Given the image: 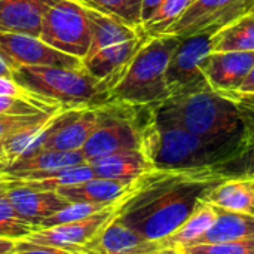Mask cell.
Here are the masks:
<instances>
[{"label": "cell", "instance_id": "9", "mask_svg": "<svg viewBox=\"0 0 254 254\" xmlns=\"http://www.w3.org/2000/svg\"><path fill=\"white\" fill-rule=\"evenodd\" d=\"M119 202V201H118ZM118 202L110 204L97 214L65 225H58L54 228L39 229L28 235L25 241L37 246H49L64 250H71L77 253L95 254L89 250V244L101 234V231L115 219Z\"/></svg>", "mask_w": 254, "mask_h": 254}, {"label": "cell", "instance_id": "40", "mask_svg": "<svg viewBox=\"0 0 254 254\" xmlns=\"http://www.w3.org/2000/svg\"><path fill=\"white\" fill-rule=\"evenodd\" d=\"M12 68L7 65V63L0 57V76L1 77H12Z\"/></svg>", "mask_w": 254, "mask_h": 254}, {"label": "cell", "instance_id": "26", "mask_svg": "<svg viewBox=\"0 0 254 254\" xmlns=\"http://www.w3.org/2000/svg\"><path fill=\"white\" fill-rule=\"evenodd\" d=\"M88 9L109 15L132 28L141 27V3L143 0H76Z\"/></svg>", "mask_w": 254, "mask_h": 254}, {"label": "cell", "instance_id": "19", "mask_svg": "<svg viewBox=\"0 0 254 254\" xmlns=\"http://www.w3.org/2000/svg\"><path fill=\"white\" fill-rule=\"evenodd\" d=\"M202 201L223 211L253 214L254 177L223 179L204 196Z\"/></svg>", "mask_w": 254, "mask_h": 254}, {"label": "cell", "instance_id": "10", "mask_svg": "<svg viewBox=\"0 0 254 254\" xmlns=\"http://www.w3.org/2000/svg\"><path fill=\"white\" fill-rule=\"evenodd\" d=\"M0 57L7 63L12 71L21 67H68L80 68L82 61L63 54L40 37L21 33H0Z\"/></svg>", "mask_w": 254, "mask_h": 254}, {"label": "cell", "instance_id": "21", "mask_svg": "<svg viewBox=\"0 0 254 254\" xmlns=\"http://www.w3.org/2000/svg\"><path fill=\"white\" fill-rule=\"evenodd\" d=\"M131 183L107 180L94 177L88 182L60 188L57 192L70 202H89V204H113L122 199L129 190Z\"/></svg>", "mask_w": 254, "mask_h": 254}, {"label": "cell", "instance_id": "29", "mask_svg": "<svg viewBox=\"0 0 254 254\" xmlns=\"http://www.w3.org/2000/svg\"><path fill=\"white\" fill-rule=\"evenodd\" d=\"M210 170L220 179H253L254 144L211 165Z\"/></svg>", "mask_w": 254, "mask_h": 254}, {"label": "cell", "instance_id": "37", "mask_svg": "<svg viewBox=\"0 0 254 254\" xmlns=\"http://www.w3.org/2000/svg\"><path fill=\"white\" fill-rule=\"evenodd\" d=\"M164 0H143L141 3V27L143 24L153 15V12L159 7Z\"/></svg>", "mask_w": 254, "mask_h": 254}, {"label": "cell", "instance_id": "12", "mask_svg": "<svg viewBox=\"0 0 254 254\" xmlns=\"http://www.w3.org/2000/svg\"><path fill=\"white\" fill-rule=\"evenodd\" d=\"M254 65V51L211 52L205 64V77L214 92H235Z\"/></svg>", "mask_w": 254, "mask_h": 254}, {"label": "cell", "instance_id": "3", "mask_svg": "<svg viewBox=\"0 0 254 254\" xmlns=\"http://www.w3.org/2000/svg\"><path fill=\"white\" fill-rule=\"evenodd\" d=\"M140 150L153 170H195L211 167L231 155L179 124L164 119L153 112L141 132Z\"/></svg>", "mask_w": 254, "mask_h": 254}, {"label": "cell", "instance_id": "44", "mask_svg": "<svg viewBox=\"0 0 254 254\" xmlns=\"http://www.w3.org/2000/svg\"><path fill=\"white\" fill-rule=\"evenodd\" d=\"M253 214H254V211H253Z\"/></svg>", "mask_w": 254, "mask_h": 254}, {"label": "cell", "instance_id": "35", "mask_svg": "<svg viewBox=\"0 0 254 254\" xmlns=\"http://www.w3.org/2000/svg\"><path fill=\"white\" fill-rule=\"evenodd\" d=\"M15 254H85L71 252V250H64V249H57V247H49V246H37L33 243H28L25 240L16 241V253Z\"/></svg>", "mask_w": 254, "mask_h": 254}, {"label": "cell", "instance_id": "1", "mask_svg": "<svg viewBox=\"0 0 254 254\" xmlns=\"http://www.w3.org/2000/svg\"><path fill=\"white\" fill-rule=\"evenodd\" d=\"M223 179L210 167L195 170H150L134 180L119 199L115 220L147 241L162 243L195 211Z\"/></svg>", "mask_w": 254, "mask_h": 254}, {"label": "cell", "instance_id": "18", "mask_svg": "<svg viewBox=\"0 0 254 254\" xmlns=\"http://www.w3.org/2000/svg\"><path fill=\"white\" fill-rule=\"evenodd\" d=\"M95 177L116 180L124 183H132L144 173L153 170L141 150L118 152L95 161L88 162Z\"/></svg>", "mask_w": 254, "mask_h": 254}, {"label": "cell", "instance_id": "11", "mask_svg": "<svg viewBox=\"0 0 254 254\" xmlns=\"http://www.w3.org/2000/svg\"><path fill=\"white\" fill-rule=\"evenodd\" d=\"M97 125L95 107L61 109L49 121L40 150L79 152Z\"/></svg>", "mask_w": 254, "mask_h": 254}, {"label": "cell", "instance_id": "5", "mask_svg": "<svg viewBox=\"0 0 254 254\" xmlns=\"http://www.w3.org/2000/svg\"><path fill=\"white\" fill-rule=\"evenodd\" d=\"M12 79L39 100L63 109H86L109 101L103 83L82 67H21L12 73Z\"/></svg>", "mask_w": 254, "mask_h": 254}, {"label": "cell", "instance_id": "16", "mask_svg": "<svg viewBox=\"0 0 254 254\" xmlns=\"http://www.w3.org/2000/svg\"><path fill=\"white\" fill-rule=\"evenodd\" d=\"M1 180L9 186H24L34 190H58L64 186H74L83 182H88L95 177L91 165L88 162L55 170V171H42V173H27V174H3L0 173Z\"/></svg>", "mask_w": 254, "mask_h": 254}, {"label": "cell", "instance_id": "4", "mask_svg": "<svg viewBox=\"0 0 254 254\" xmlns=\"http://www.w3.org/2000/svg\"><path fill=\"white\" fill-rule=\"evenodd\" d=\"M180 37L161 34L149 37L124 68L109 91V101L156 106L170 97L167 68Z\"/></svg>", "mask_w": 254, "mask_h": 254}, {"label": "cell", "instance_id": "15", "mask_svg": "<svg viewBox=\"0 0 254 254\" xmlns=\"http://www.w3.org/2000/svg\"><path fill=\"white\" fill-rule=\"evenodd\" d=\"M57 0H0V33L40 34L42 21Z\"/></svg>", "mask_w": 254, "mask_h": 254}, {"label": "cell", "instance_id": "32", "mask_svg": "<svg viewBox=\"0 0 254 254\" xmlns=\"http://www.w3.org/2000/svg\"><path fill=\"white\" fill-rule=\"evenodd\" d=\"M182 254H254V238L220 244H201L180 249Z\"/></svg>", "mask_w": 254, "mask_h": 254}, {"label": "cell", "instance_id": "39", "mask_svg": "<svg viewBox=\"0 0 254 254\" xmlns=\"http://www.w3.org/2000/svg\"><path fill=\"white\" fill-rule=\"evenodd\" d=\"M16 253V241L0 238V254H15Z\"/></svg>", "mask_w": 254, "mask_h": 254}, {"label": "cell", "instance_id": "41", "mask_svg": "<svg viewBox=\"0 0 254 254\" xmlns=\"http://www.w3.org/2000/svg\"><path fill=\"white\" fill-rule=\"evenodd\" d=\"M146 254H182V252L176 247H162L159 250H155L152 253H146Z\"/></svg>", "mask_w": 254, "mask_h": 254}, {"label": "cell", "instance_id": "17", "mask_svg": "<svg viewBox=\"0 0 254 254\" xmlns=\"http://www.w3.org/2000/svg\"><path fill=\"white\" fill-rule=\"evenodd\" d=\"M165 247L164 243L147 241L115 219L89 244L95 254H146Z\"/></svg>", "mask_w": 254, "mask_h": 254}, {"label": "cell", "instance_id": "6", "mask_svg": "<svg viewBox=\"0 0 254 254\" xmlns=\"http://www.w3.org/2000/svg\"><path fill=\"white\" fill-rule=\"evenodd\" d=\"M153 106L106 101L95 106L97 125L82 147L86 162L125 150H140L141 132L152 116Z\"/></svg>", "mask_w": 254, "mask_h": 254}, {"label": "cell", "instance_id": "23", "mask_svg": "<svg viewBox=\"0 0 254 254\" xmlns=\"http://www.w3.org/2000/svg\"><path fill=\"white\" fill-rule=\"evenodd\" d=\"M254 51V12L243 13L216 30L211 37V52Z\"/></svg>", "mask_w": 254, "mask_h": 254}, {"label": "cell", "instance_id": "42", "mask_svg": "<svg viewBox=\"0 0 254 254\" xmlns=\"http://www.w3.org/2000/svg\"><path fill=\"white\" fill-rule=\"evenodd\" d=\"M4 188H6V183H4V182L1 180V177H0V190H3Z\"/></svg>", "mask_w": 254, "mask_h": 254}, {"label": "cell", "instance_id": "38", "mask_svg": "<svg viewBox=\"0 0 254 254\" xmlns=\"http://www.w3.org/2000/svg\"><path fill=\"white\" fill-rule=\"evenodd\" d=\"M232 94H254V65L250 73L247 74V77L244 79V82L240 85V88Z\"/></svg>", "mask_w": 254, "mask_h": 254}, {"label": "cell", "instance_id": "24", "mask_svg": "<svg viewBox=\"0 0 254 254\" xmlns=\"http://www.w3.org/2000/svg\"><path fill=\"white\" fill-rule=\"evenodd\" d=\"M219 210V208H217ZM254 238V214L231 213L219 210L217 219L210 231H207L192 246L220 244L228 241Z\"/></svg>", "mask_w": 254, "mask_h": 254}, {"label": "cell", "instance_id": "34", "mask_svg": "<svg viewBox=\"0 0 254 254\" xmlns=\"http://www.w3.org/2000/svg\"><path fill=\"white\" fill-rule=\"evenodd\" d=\"M54 113H42V115H30V116H0V146L10 135L51 118Z\"/></svg>", "mask_w": 254, "mask_h": 254}, {"label": "cell", "instance_id": "43", "mask_svg": "<svg viewBox=\"0 0 254 254\" xmlns=\"http://www.w3.org/2000/svg\"><path fill=\"white\" fill-rule=\"evenodd\" d=\"M249 12H254V1H253V4H252V7L249 9ZM249 12H247V13H249Z\"/></svg>", "mask_w": 254, "mask_h": 254}, {"label": "cell", "instance_id": "33", "mask_svg": "<svg viewBox=\"0 0 254 254\" xmlns=\"http://www.w3.org/2000/svg\"><path fill=\"white\" fill-rule=\"evenodd\" d=\"M240 110L243 124H244V134L241 140V150L254 144V94H229Z\"/></svg>", "mask_w": 254, "mask_h": 254}, {"label": "cell", "instance_id": "2", "mask_svg": "<svg viewBox=\"0 0 254 254\" xmlns=\"http://www.w3.org/2000/svg\"><path fill=\"white\" fill-rule=\"evenodd\" d=\"M153 112L173 121L201 140L226 150L231 156L241 150L244 124L232 98L213 89L170 97L153 106Z\"/></svg>", "mask_w": 254, "mask_h": 254}, {"label": "cell", "instance_id": "13", "mask_svg": "<svg viewBox=\"0 0 254 254\" xmlns=\"http://www.w3.org/2000/svg\"><path fill=\"white\" fill-rule=\"evenodd\" d=\"M241 0H193L180 19L165 33L186 37L204 30L216 31Z\"/></svg>", "mask_w": 254, "mask_h": 254}, {"label": "cell", "instance_id": "25", "mask_svg": "<svg viewBox=\"0 0 254 254\" xmlns=\"http://www.w3.org/2000/svg\"><path fill=\"white\" fill-rule=\"evenodd\" d=\"M219 210L205 202L201 201L198 204V207L195 208V211L190 214V217L167 240H164V246L165 247H176V249H185L192 246L195 241H198L207 231L211 229V226L214 225L216 219H217Z\"/></svg>", "mask_w": 254, "mask_h": 254}, {"label": "cell", "instance_id": "14", "mask_svg": "<svg viewBox=\"0 0 254 254\" xmlns=\"http://www.w3.org/2000/svg\"><path fill=\"white\" fill-rule=\"evenodd\" d=\"M6 195L16 213L37 226L46 217L71 204L57 190H34L24 186L6 185Z\"/></svg>", "mask_w": 254, "mask_h": 254}, {"label": "cell", "instance_id": "7", "mask_svg": "<svg viewBox=\"0 0 254 254\" xmlns=\"http://www.w3.org/2000/svg\"><path fill=\"white\" fill-rule=\"evenodd\" d=\"M39 37L51 48L82 61L91 45L86 7L76 0H57L43 16Z\"/></svg>", "mask_w": 254, "mask_h": 254}, {"label": "cell", "instance_id": "20", "mask_svg": "<svg viewBox=\"0 0 254 254\" xmlns=\"http://www.w3.org/2000/svg\"><path fill=\"white\" fill-rule=\"evenodd\" d=\"M86 12H88V18L91 24V45L85 58L92 57L103 49H107L110 46L119 45L122 42H127V40H131L144 34V30L132 28L109 15L100 13L88 7H86Z\"/></svg>", "mask_w": 254, "mask_h": 254}, {"label": "cell", "instance_id": "31", "mask_svg": "<svg viewBox=\"0 0 254 254\" xmlns=\"http://www.w3.org/2000/svg\"><path fill=\"white\" fill-rule=\"evenodd\" d=\"M115 204V202H113ZM110 204H89V202H71L67 207H64L63 210L57 211L55 214L46 217L45 220L40 222L39 228L40 229H46V228H54L58 225H65V223H73V222H79L83 219H88L94 214H97L98 211L104 210L106 207H109Z\"/></svg>", "mask_w": 254, "mask_h": 254}, {"label": "cell", "instance_id": "22", "mask_svg": "<svg viewBox=\"0 0 254 254\" xmlns=\"http://www.w3.org/2000/svg\"><path fill=\"white\" fill-rule=\"evenodd\" d=\"M82 152H60V150H37L31 155L22 156L12 164L3 167L0 173L3 174H27V173H42L55 171L74 165L85 164Z\"/></svg>", "mask_w": 254, "mask_h": 254}, {"label": "cell", "instance_id": "28", "mask_svg": "<svg viewBox=\"0 0 254 254\" xmlns=\"http://www.w3.org/2000/svg\"><path fill=\"white\" fill-rule=\"evenodd\" d=\"M193 0H164L153 15L143 24V30L149 37L165 34L188 10Z\"/></svg>", "mask_w": 254, "mask_h": 254}, {"label": "cell", "instance_id": "27", "mask_svg": "<svg viewBox=\"0 0 254 254\" xmlns=\"http://www.w3.org/2000/svg\"><path fill=\"white\" fill-rule=\"evenodd\" d=\"M40 228L25 219H22L6 195V188L0 190V238L13 241L25 240Z\"/></svg>", "mask_w": 254, "mask_h": 254}, {"label": "cell", "instance_id": "8", "mask_svg": "<svg viewBox=\"0 0 254 254\" xmlns=\"http://www.w3.org/2000/svg\"><path fill=\"white\" fill-rule=\"evenodd\" d=\"M214 33L213 30H204L192 36L180 37L167 68L170 97L211 89L204 70L207 58L211 54V37Z\"/></svg>", "mask_w": 254, "mask_h": 254}, {"label": "cell", "instance_id": "36", "mask_svg": "<svg viewBox=\"0 0 254 254\" xmlns=\"http://www.w3.org/2000/svg\"><path fill=\"white\" fill-rule=\"evenodd\" d=\"M10 95V97H31L33 94L19 86L12 77H1L0 76V97Z\"/></svg>", "mask_w": 254, "mask_h": 254}, {"label": "cell", "instance_id": "30", "mask_svg": "<svg viewBox=\"0 0 254 254\" xmlns=\"http://www.w3.org/2000/svg\"><path fill=\"white\" fill-rule=\"evenodd\" d=\"M63 107L52 106L37 97H0V116H30L42 113H54Z\"/></svg>", "mask_w": 254, "mask_h": 254}]
</instances>
